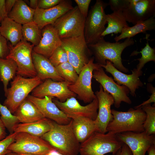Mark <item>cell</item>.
Segmentation results:
<instances>
[{"mask_svg":"<svg viewBox=\"0 0 155 155\" xmlns=\"http://www.w3.org/2000/svg\"><path fill=\"white\" fill-rule=\"evenodd\" d=\"M134 43L131 38H126L123 42H111L105 41L104 37H101L96 43L88 45L97 64L104 65L108 60L119 71L127 73L129 71L123 64L121 54L125 49Z\"/></svg>","mask_w":155,"mask_h":155,"instance_id":"6da1fadb","label":"cell"},{"mask_svg":"<svg viewBox=\"0 0 155 155\" xmlns=\"http://www.w3.org/2000/svg\"><path fill=\"white\" fill-rule=\"evenodd\" d=\"M41 137L63 155H78L79 153L80 143L73 132L71 120L66 125L53 121L51 129Z\"/></svg>","mask_w":155,"mask_h":155,"instance_id":"7a4b0ae2","label":"cell"},{"mask_svg":"<svg viewBox=\"0 0 155 155\" xmlns=\"http://www.w3.org/2000/svg\"><path fill=\"white\" fill-rule=\"evenodd\" d=\"M111 113L113 119L107 126V132L116 134L126 132L140 133L144 131L143 124L146 115L141 107L130 108L126 112L112 109Z\"/></svg>","mask_w":155,"mask_h":155,"instance_id":"3957f363","label":"cell"},{"mask_svg":"<svg viewBox=\"0 0 155 155\" xmlns=\"http://www.w3.org/2000/svg\"><path fill=\"white\" fill-rule=\"evenodd\" d=\"M123 143L115 134L109 132L102 133L96 131L80 144L79 153L80 155H104L111 153L113 155Z\"/></svg>","mask_w":155,"mask_h":155,"instance_id":"277c9868","label":"cell"},{"mask_svg":"<svg viewBox=\"0 0 155 155\" xmlns=\"http://www.w3.org/2000/svg\"><path fill=\"white\" fill-rule=\"evenodd\" d=\"M42 82L37 76L27 78L17 75L11 82V87L7 89L3 105L12 114L14 113L29 93Z\"/></svg>","mask_w":155,"mask_h":155,"instance_id":"5b68a950","label":"cell"},{"mask_svg":"<svg viewBox=\"0 0 155 155\" xmlns=\"http://www.w3.org/2000/svg\"><path fill=\"white\" fill-rule=\"evenodd\" d=\"M108 3L97 0L86 18L84 36L88 44L96 42L101 37L107 24L104 9Z\"/></svg>","mask_w":155,"mask_h":155,"instance_id":"8992f818","label":"cell"},{"mask_svg":"<svg viewBox=\"0 0 155 155\" xmlns=\"http://www.w3.org/2000/svg\"><path fill=\"white\" fill-rule=\"evenodd\" d=\"M34 46L23 38L15 46L8 45L9 52L5 58L13 59L16 63L17 75L30 78L37 76L32 55Z\"/></svg>","mask_w":155,"mask_h":155,"instance_id":"52a82bcc","label":"cell"},{"mask_svg":"<svg viewBox=\"0 0 155 155\" xmlns=\"http://www.w3.org/2000/svg\"><path fill=\"white\" fill-rule=\"evenodd\" d=\"M86 18L76 6L57 19L53 24L61 39L84 36Z\"/></svg>","mask_w":155,"mask_h":155,"instance_id":"ba28073f","label":"cell"},{"mask_svg":"<svg viewBox=\"0 0 155 155\" xmlns=\"http://www.w3.org/2000/svg\"><path fill=\"white\" fill-rule=\"evenodd\" d=\"M54 149L41 137L24 132L17 133L14 142L8 148L11 152L34 155H46Z\"/></svg>","mask_w":155,"mask_h":155,"instance_id":"9c48e42d","label":"cell"},{"mask_svg":"<svg viewBox=\"0 0 155 155\" xmlns=\"http://www.w3.org/2000/svg\"><path fill=\"white\" fill-rule=\"evenodd\" d=\"M61 46L66 51L68 61L79 74L92 54L84 36L61 39Z\"/></svg>","mask_w":155,"mask_h":155,"instance_id":"30bf717a","label":"cell"},{"mask_svg":"<svg viewBox=\"0 0 155 155\" xmlns=\"http://www.w3.org/2000/svg\"><path fill=\"white\" fill-rule=\"evenodd\" d=\"M94 57L90 59L82 67L76 81L69 86V90L85 103H90L97 98L92 90V80L94 71L100 66L94 63Z\"/></svg>","mask_w":155,"mask_h":155,"instance_id":"8fae6325","label":"cell"},{"mask_svg":"<svg viewBox=\"0 0 155 155\" xmlns=\"http://www.w3.org/2000/svg\"><path fill=\"white\" fill-rule=\"evenodd\" d=\"M92 77L100 84L103 90L109 93L114 100L115 107L119 108L122 102L131 104L132 101L128 95L130 92L126 86L118 84L111 77L105 73L103 68L100 66L93 72Z\"/></svg>","mask_w":155,"mask_h":155,"instance_id":"7c38bea8","label":"cell"},{"mask_svg":"<svg viewBox=\"0 0 155 155\" xmlns=\"http://www.w3.org/2000/svg\"><path fill=\"white\" fill-rule=\"evenodd\" d=\"M52 101L71 119L79 117H86L94 120L97 117L98 109V100L97 98L85 106L81 105L74 97L68 98L63 102L54 98Z\"/></svg>","mask_w":155,"mask_h":155,"instance_id":"4fadbf2b","label":"cell"},{"mask_svg":"<svg viewBox=\"0 0 155 155\" xmlns=\"http://www.w3.org/2000/svg\"><path fill=\"white\" fill-rule=\"evenodd\" d=\"M70 84L66 81L55 82L50 79H46L32 91V95L39 98L45 96L55 97L59 101L63 102L68 98L76 96L69 89Z\"/></svg>","mask_w":155,"mask_h":155,"instance_id":"5bb4252c","label":"cell"},{"mask_svg":"<svg viewBox=\"0 0 155 155\" xmlns=\"http://www.w3.org/2000/svg\"><path fill=\"white\" fill-rule=\"evenodd\" d=\"M116 135L119 141L128 146L132 155H145L148 149L155 144V134L148 135L144 131L126 132Z\"/></svg>","mask_w":155,"mask_h":155,"instance_id":"9a60e30c","label":"cell"},{"mask_svg":"<svg viewBox=\"0 0 155 155\" xmlns=\"http://www.w3.org/2000/svg\"><path fill=\"white\" fill-rule=\"evenodd\" d=\"M99 88L95 93L98 100V111L94 122L97 131L105 133L107 132V126L113 119L111 107L114 104V100L100 85Z\"/></svg>","mask_w":155,"mask_h":155,"instance_id":"2e32d148","label":"cell"},{"mask_svg":"<svg viewBox=\"0 0 155 155\" xmlns=\"http://www.w3.org/2000/svg\"><path fill=\"white\" fill-rule=\"evenodd\" d=\"M54 98L45 96L39 98L28 95L27 98L34 103L45 117L61 125L69 123L71 119L67 116L53 101Z\"/></svg>","mask_w":155,"mask_h":155,"instance_id":"e0dca14e","label":"cell"},{"mask_svg":"<svg viewBox=\"0 0 155 155\" xmlns=\"http://www.w3.org/2000/svg\"><path fill=\"white\" fill-rule=\"evenodd\" d=\"M73 8L71 1L68 0H61L56 6L48 9L37 7L35 10L33 21L41 30L47 25L53 24L59 18Z\"/></svg>","mask_w":155,"mask_h":155,"instance_id":"ac0fdd59","label":"cell"},{"mask_svg":"<svg viewBox=\"0 0 155 155\" xmlns=\"http://www.w3.org/2000/svg\"><path fill=\"white\" fill-rule=\"evenodd\" d=\"M99 65L112 75L114 80L117 82L118 84L127 87L133 96H136V90L143 86V82L139 78V77L142 74V70L138 71L136 68H134L132 71L131 74H127L118 70L111 61L108 60L106 61L105 65Z\"/></svg>","mask_w":155,"mask_h":155,"instance_id":"d6986e66","label":"cell"},{"mask_svg":"<svg viewBox=\"0 0 155 155\" xmlns=\"http://www.w3.org/2000/svg\"><path fill=\"white\" fill-rule=\"evenodd\" d=\"M127 22L135 25L155 16V0H139L123 11Z\"/></svg>","mask_w":155,"mask_h":155,"instance_id":"ffe728a7","label":"cell"},{"mask_svg":"<svg viewBox=\"0 0 155 155\" xmlns=\"http://www.w3.org/2000/svg\"><path fill=\"white\" fill-rule=\"evenodd\" d=\"M41 33V39L38 44L34 47L33 51L49 59L55 50L61 45V39L52 24L44 26Z\"/></svg>","mask_w":155,"mask_h":155,"instance_id":"44dd1931","label":"cell"},{"mask_svg":"<svg viewBox=\"0 0 155 155\" xmlns=\"http://www.w3.org/2000/svg\"><path fill=\"white\" fill-rule=\"evenodd\" d=\"M32 55L37 76L41 80L50 79L58 82L65 81L49 59L33 51Z\"/></svg>","mask_w":155,"mask_h":155,"instance_id":"7402d4cb","label":"cell"},{"mask_svg":"<svg viewBox=\"0 0 155 155\" xmlns=\"http://www.w3.org/2000/svg\"><path fill=\"white\" fill-rule=\"evenodd\" d=\"M74 133L80 144L85 142L95 131H97L94 120L86 117L71 119Z\"/></svg>","mask_w":155,"mask_h":155,"instance_id":"603a6c76","label":"cell"},{"mask_svg":"<svg viewBox=\"0 0 155 155\" xmlns=\"http://www.w3.org/2000/svg\"><path fill=\"white\" fill-rule=\"evenodd\" d=\"M14 114L20 123H32L45 118L36 105L27 98L21 104Z\"/></svg>","mask_w":155,"mask_h":155,"instance_id":"cb8c5ba5","label":"cell"},{"mask_svg":"<svg viewBox=\"0 0 155 155\" xmlns=\"http://www.w3.org/2000/svg\"><path fill=\"white\" fill-rule=\"evenodd\" d=\"M53 121L47 118L30 123H19L14 132H24L35 136L41 137L51 129Z\"/></svg>","mask_w":155,"mask_h":155,"instance_id":"d4e9b609","label":"cell"},{"mask_svg":"<svg viewBox=\"0 0 155 155\" xmlns=\"http://www.w3.org/2000/svg\"><path fill=\"white\" fill-rule=\"evenodd\" d=\"M1 23L0 33L7 40L9 41L11 45L15 46L22 39V25L8 17Z\"/></svg>","mask_w":155,"mask_h":155,"instance_id":"484cf974","label":"cell"},{"mask_svg":"<svg viewBox=\"0 0 155 155\" xmlns=\"http://www.w3.org/2000/svg\"><path fill=\"white\" fill-rule=\"evenodd\" d=\"M35 10L28 6L22 0H16L8 17L22 25L33 21Z\"/></svg>","mask_w":155,"mask_h":155,"instance_id":"4316f807","label":"cell"},{"mask_svg":"<svg viewBox=\"0 0 155 155\" xmlns=\"http://www.w3.org/2000/svg\"><path fill=\"white\" fill-rule=\"evenodd\" d=\"M155 16L143 21L139 22L133 26H128L123 28L119 36L114 40L116 42L126 38H131L141 33H145L147 31L155 30Z\"/></svg>","mask_w":155,"mask_h":155,"instance_id":"83f0119b","label":"cell"},{"mask_svg":"<svg viewBox=\"0 0 155 155\" xmlns=\"http://www.w3.org/2000/svg\"><path fill=\"white\" fill-rule=\"evenodd\" d=\"M106 19L108 25L101 37L113 33L121 34L123 28L129 26L122 11H115L106 14Z\"/></svg>","mask_w":155,"mask_h":155,"instance_id":"f1b7e54d","label":"cell"},{"mask_svg":"<svg viewBox=\"0 0 155 155\" xmlns=\"http://www.w3.org/2000/svg\"><path fill=\"white\" fill-rule=\"evenodd\" d=\"M17 68L16 63L13 59L0 58V79L3 84L5 96L9 82L16 73Z\"/></svg>","mask_w":155,"mask_h":155,"instance_id":"f546056e","label":"cell"},{"mask_svg":"<svg viewBox=\"0 0 155 155\" xmlns=\"http://www.w3.org/2000/svg\"><path fill=\"white\" fill-rule=\"evenodd\" d=\"M22 31L24 40L34 46L38 44L42 38L41 30L34 21L22 25Z\"/></svg>","mask_w":155,"mask_h":155,"instance_id":"4dcf8cb0","label":"cell"},{"mask_svg":"<svg viewBox=\"0 0 155 155\" xmlns=\"http://www.w3.org/2000/svg\"><path fill=\"white\" fill-rule=\"evenodd\" d=\"M147 36H146L147 42L146 46L141 49L140 52L134 51L131 54V56H134L139 53H141L142 56L140 58L134 60H138L139 63L136 66V69L138 71L142 70L145 65L147 62L153 61L155 62V49L152 48L150 45Z\"/></svg>","mask_w":155,"mask_h":155,"instance_id":"1f68e13d","label":"cell"},{"mask_svg":"<svg viewBox=\"0 0 155 155\" xmlns=\"http://www.w3.org/2000/svg\"><path fill=\"white\" fill-rule=\"evenodd\" d=\"M146 114L143 124L144 131L148 135L155 134V107L151 104L141 107Z\"/></svg>","mask_w":155,"mask_h":155,"instance_id":"d6a6232c","label":"cell"},{"mask_svg":"<svg viewBox=\"0 0 155 155\" xmlns=\"http://www.w3.org/2000/svg\"><path fill=\"white\" fill-rule=\"evenodd\" d=\"M0 119L6 128L10 133L14 132V129L20 122L17 117L12 115L8 109L0 102Z\"/></svg>","mask_w":155,"mask_h":155,"instance_id":"836d02e7","label":"cell"},{"mask_svg":"<svg viewBox=\"0 0 155 155\" xmlns=\"http://www.w3.org/2000/svg\"><path fill=\"white\" fill-rule=\"evenodd\" d=\"M61 76L71 84L74 83L78 76L75 69L68 62L63 63L55 67Z\"/></svg>","mask_w":155,"mask_h":155,"instance_id":"e575fe53","label":"cell"},{"mask_svg":"<svg viewBox=\"0 0 155 155\" xmlns=\"http://www.w3.org/2000/svg\"><path fill=\"white\" fill-rule=\"evenodd\" d=\"M49 59L55 67L68 61L67 53L61 46L55 50Z\"/></svg>","mask_w":155,"mask_h":155,"instance_id":"d590c367","label":"cell"},{"mask_svg":"<svg viewBox=\"0 0 155 155\" xmlns=\"http://www.w3.org/2000/svg\"><path fill=\"white\" fill-rule=\"evenodd\" d=\"M108 5L113 11H123L129 5L128 0H110Z\"/></svg>","mask_w":155,"mask_h":155,"instance_id":"8d00e7d4","label":"cell"},{"mask_svg":"<svg viewBox=\"0 0 155 155\" xmlns=\"http://www.w3.org/2000/svg\"><path fill=\"white\" fill-rule=\"evenodd\" d=\"M16 133L14 132L10 134L4 139L0 141V155H4L10 152L8 150V148L14 142Z\"/></svg>","mask_w":155,"mask_h":155,"instance_id":"74e56055","label":"cell"},{"mask_svg":"<svg viewBox=\"0 0 155 155\" xmlns=\"http://www.w3.org/2000/svg\"><path fill=\"white\" fill-rule=\"evenodd\" d=\"M80 11L86 18L88 14L89 5L91 0H75Z\"/></svg>","mask_w":155,"mask_h":155,"instance_id":"f35d334b","label":"cell"},{"mask_svg":"<svg viewBox=\"0 0 155 155\" xmlns=\"http://www.w3.org/2000/svg\"><path fill=\"white\" fill-rule=\"evenodd\" d=\"M9 52L7 40L0 33V58H5Z\"/></svg>","mask_w":155,"mask_h":155,"instance_id":"ab89813d","label":"cell"},{"mask_svg":"<svg viewBox=\"0 0 155 155\" xmlns=\"http://www.w3.org/2000/svg\"><path fill=\"white\" fill-rule=\"evenodd\" d=\"M61 0H39L38 7L46 9L54 7L58 5Z\"/></svg>","mask_w":155,"mask_h":155,"instance_id":"60d3db41","label":"cell"},{"mask_svg":"<svg viewBox=\"0 0 155 155\" xmlns=\"http://www.w3.org/2000/svg\"><path fill=\"white\" fill-rule=\"evenodd\" d=\"M147 89L148 91L152 94L150 96V98L145 101L143 102L141 104L137 105L134 107V108H136L140 107L144 105L151 104L152 103H155V88L150 84H148L147 85Z\"/></svg>","mask_w":155,"mask_h":155,"instance_id":"b9f144b4","label":"cell"},{"mask_svg":"<svg viewBox=\"0 0 155 155\" xmlns=\"http://www.w3.org/2000/svg\"><path fill=\"white\" fill-rule=\"evenodd\" d=\"M113 155H132L131 152L126 144L123 143L121 147Z\"/></svg>","mask_w":155,"mask_h":155,"instance_id":"7bdbcfd3","label":"cell"},{"mask_svg":"<svg viewBox=\"0 0 155 155\" xmlns=\"http://www.w3.org/2000/svg\"><path fill=\"white\" fill-rule=\"evenodd\" d=\"M5 0H0V23L8 17L5 6Z\"/></svg>","mask_w":155,"mask_h":155,"instance_id":"ee69618b","label":"cell"},{"mask_svg":"<svg viewBox=\"0 0 155 155\" xmlns=\"http://www.w3.org/2000/svg\"><path fill=\"white\" fill-rule=\"evenodd\" d=\"M16 0H6L5 1V6L6 10L8 14L11 11L14 6Z\"/></svg>","mask_w":155,"mask_h":155,"instance_id":"f6af8a7d","label":"cell"},{"mask_svg":"<svg viewBox=\"0 0 155 155\" xmlns=\"http://www.w3.org/2000/svg\"><path fill=\"white\" fill-rule=\"evenodd\" d=\"M6 129L4 125L0 119V141L3 140L6 137Z\"/></svg>","mask_w":155,"mask_h":155,"instance_id":"bcb514c9","label":"cell"},{"mask_svg":"<svg viewBox=\"0 0 155 155\" xmlns=\"http://www.w3.org/2000/svg\"><path fill=\"white\" fill-rule=\"evenodd\" d=\"M38 0H30V7L32 9L35 10L38 6Z\"/></svg>","mask_w":155,"mask_h":155,"instance_id":"7dc6e473","label":"cell"},{"mask_svg":"<svg viewBox=\"0 0 155 155\" xmlns=\"http://www.w3.org/2000/svg\"><path fill=\"white\" fill-rule=\"evenodd\" d=\"M147 152L148 155H155V144L151 146Z\"/></svg>","mask_w":155,"mask_h":155,"instance_id":"c3c4849f","label":"cell"},{"mask_svg":"<svg viewBox=\"0 0 155 155\" xmlns=\"http://www.w3.org/2000/svg\"><path fill=\"white\" fill-rule=\"evenodd\" d=\"M46 155H63L54 149L51 151Z\"/></svg>","mask_w":155,"mask_h":155,"instance_id":"681fc988","label":"cell"},{"mask_svg":"<svg viewBox=\"0 0 155 155\" xmlns=\"http://www.w3.org/2000/svg\"><path fill=\"white\" fill-rule=\"evenodd\" d=\"M4 155H18L17 153L9 152H7Z\"/></svg>","mask_w":155,"mask_h":155,"instance_id":"f907efd6","label":"cell"},{"mask_svg":"<svg viewBox=\"0 0 155 155\" xmlns=\"http://www.w3.org/2000/svg\"><path fill=\"white\" fill-rule=\"evenodd\" d=\"M17 154H18V155H34L21 154V153H17Z\"/></svg>","mask_w":155,"mask_h":155,"instance_id":"816d5d0a","label":"cell"}]
</instances>
